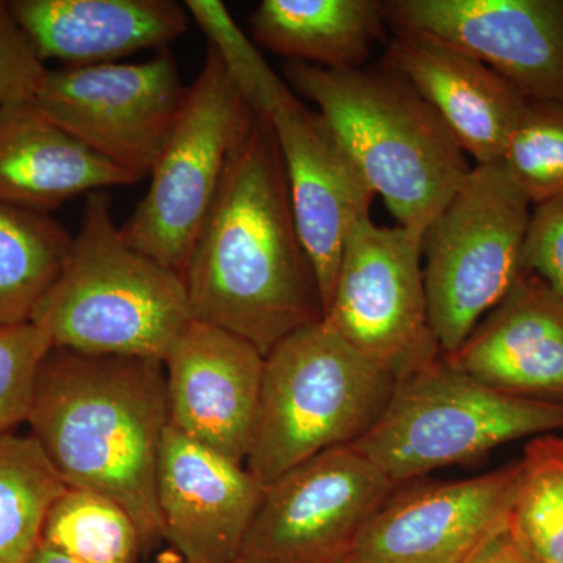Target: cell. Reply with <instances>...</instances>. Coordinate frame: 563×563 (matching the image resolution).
Segmentation results:
<instances>
[{
    "label": "cell",
    "instance_id": "obj_2",
    "mask_svg": "<svg viewBox=\"0 0 563 563\" xmlns=\"http://www.w3.org/2000/svg\"><path fill=\"white\" fill-rule=\"evenodd\" d=\"M27 424L66 487L120 503L143 543L162 537L157 466L169 426L163 362L52 347Z\"/></svg>",
    "mask_w": 563,
    "mask_h": 563
},
{
    "label": "cell",
    "instance_id": "obj_10",
    "mask_svg": "<svg viewBox=\"0 0 563 563\" xmlns=\"http://www.w3.org/2000/svg\"><path fill=\"white\" fill-rule=\"evenodd\" d=\"M187 90L166 47L143 63L47 69L32 101L47 120L141 180L150 177Z\"/></svg>",
    "mask_w": 563,
    "mask_h": 563
},
{
    "label": "cell",
    "instance_id": "obj_19",
    "mask_svg": "<svg viewBox=\"0 0 563 563\" xmlns=\"http://www.w3.org/2000/svg\"><path fill=\"white\" fill-rule=\"evenodd\" d=\"M9 9L40 60L65 68L166 49L191 21L174 0H11Z\"/></svg>",
    "mask_w": 563,
    "mask_h": 563
},
{
    "label": "cell",
    "instance_id": "obj_24",
    "mask_svg": "<svg viewBox=\"0 0 563 563\" xmlns=\"http://www.w3.org/2000/svg\"><path fill=\"white\" fill-rule=\"evenodd\" d=\"M41 542L80 563H133L143 539L120 503L102 493L66 487L52 504Z\"/></svg>",
    "mask_w": 563,
    "mask_h": 563
},
{
    "label": "cell",
    "instance_id": "obj_1",
    "mask_svg": "<svg viewBox=\"0 0 563 563\" xmlns=\"http://www.w3.org/2000/svg\"><path fill=\"white\" fill-rule=\"evenodd\" d=\"M181 279L192 320L263 355L324 318L272 124L250 111Z\"/></svg>",
    "mask_w": 563,
    "mask_h": 563
},
{
    "label": "cell",
    "instance_id": "obj_14",
    "mask_svg": "<svg viewBox=\"0 0 563 563\" xmlns=\"http://www.w3.org/2000/svg\"><path fill=\"white\" fill-rule=\"evenodd\" d=\"M279 146L296 228L329 310L351 229L369 209L376 192L350 152L318 111L288 88L266 117Z\"/></svg>",
    "mask_w": 563,
    "mask_h": 563
},
{
    "label": "cell",
    "instance_id": "obj_27",
    "mask_svg": "<svg viewBox=\"0 0 563 563\" xmlns=\"http://www.w3.org/2000/svg\"><path fill=\"white\" fill-rule=\"evenodd\" d=\"M185 9L206 33L209 46L220 55L250 109L263 118L268 117L290 88L287 81L274 73L250 36L233 21L224 3L187 0Z\"/></svg>",
    "mask_w": 563,
    "mask_h": 563
},
{
    "label": "cell",
    "instance_id": "obj_7",
    "mask_svg": "<svg viewBox=\"0 0 563 563\" xmlns=\"http://www.w3.org/2000/svg\"><path fill=\"white\" fill-rule=\"evenodd\" d=\"M532 206L503 163L476 165L422 232V279L433 336L454 354L525 273Z\"/></svg>",
    "mask_w": 563,
    "mask_h": 563
},
{
    "label": "cell",
    "instance_id": "obj_15",
    "mask_svg": "<svg viewBox=\"0 0 563 563\" xmlns=\"http://www.w3.org/2000/svg\"><path fill=\"white\" fill-rule=\"evenodd\" d=\"M163 365L169 426L232 461L246 463L265 355L224 329L192 320Z\"/></svg>",
    "mask_w": 563,
    "mask_h": 563
},
{
    "label": "cell",
    "instance_id": "obj_21",
    "mask_svg": "<svg viewBox=\"0 0 563 563\" xmlns=\"http://www.w3.org/2000/svg\"><path fill=\"white\" fill-rule=\"evenodd\" d=\"M250 21L265 49L324 69L363 68L387 40L379 0H263Z\"/></svg>",
    "mask_w": 563,
    "mask_h": 563
},
{
    "label": "cell",
    "instance_id": "obj_23",
    "mask_svg": "<svg viewBox=\"0 0 563 563\" xmlns=\"http://www.w3.org/2000/svg\"><path fill=\"white\" fill-rule=\"evenodd\" d=\"M65 488L31 433L0 439V563L31 561L52 504Z\"/></svg>",
    "mask_w": 563,
    "mask_h": 563
},
{
    "label": "cell",
    "instance_id": "obj_18",
    "mask_svg": "<svg viewBox=\"0 0 563 563\" xmlns=\"http://www.w3.org/2000/svg\"><path fill=\"white\" fill-rule=\"evenodd\" d=\"M446 357L493 390L563 406V298L525 272Z\"/></svg>",
    "mask_w": 563,
    "mask_h": 563
},
{
    "label": "cell",
    "instance_id": "obj_5",
    "mask_svg": "<svg viewBox=\"0 0 563 563\" xmlns=\"http://www.w3.org/2000/svg\"><path fill=\"white\" fill-rule=\"evenodd\" d=\"M398 379L322 318L265 357L246 468L262 485L313 455L362 439L383 417Z\"/></svg>",
    "mask_w": 563,
    "mask_h": 563
},
{
    "label": "cell",
    "instance_id": "obj_6",
    "mask_svg": "<svg viewBox=\"0 0 563 563\" xmlns=\"http://www.w3.org/2000/svg\"><path fill=\"white\" fill-rule=\"evenodd\" d=\"M558 431L563 406L493 390L442 354L399 380L383 417L354 446L399 487L515 440Z\"/></svg>",
    "mask_w": 563,
    "mask_h": 563
},
{
    "label": "cell",
    "instance_id": "obj_28",
    "mask_svg": "<svg viewBox=\"0 0 563 563\" xmlns=\"http://www.w3.org/2000/svg\"><path fill=\"white\" fill-rule=\"evenodd\" d=\"M51 350L49 336L35 322L0 328V439L29 421L40 368Z\"/></svg>",
    "mask_w": 563,
    "mask_h": 563
},
{
    "label": "cell",
    "instance_id": "obj_16",
    "mask_svg": "<svg viewBox=\"0 0 563 563\" xmlns=\"http://www.w3.org/2000/svg\"><path fill=\"white\" fill-rule=\"evenodd\" d=\"M263 490L244 463L166 428L157 466L162 537L188 562H239Z\"/></svg>",
    "mask_w": 563,
    "mask_h": 563
},
{
    "label": "cell",
    "instance_id": "obj_8",
    "mask_svg": "<svg viewBox=\"0 0 563 563\" xmlns=\"http://www.w3.org/2000/svg\"><path fill=\"white\" fill-rule=\"evenodd\" d=\"M250 111L220 55L209 46L152 166L150 190L120 228L129 246L184 276Z\"/></svg>",
    "mask_w": 563,
    "mask_h": 563
},
{
    "label": "cell",
    "instance_id": "obj_35",
    "mask_svg": "<svg viewBox=\"0 0 563 563\" xmlns=\"http://www.w3.org/2000/svg\"><path fill=\"white\" fill-rule=\"evenodd\" d=\"M339 563H344V562L342 561V562H339Z\"/></svg>",
    "mask_w": 563,
    "mask_h": 563
},
{
    "label": "cell",
    "instance_id": "obj_34",
    "mask_svg": "<svg viewBox=\"0 0 563 563\" xmlns=\"http://www.w3.org/2000/svg\"><path fill=\"white\" fill-rule=\"evenodd\" d=\"M236 563H242V562H240V561H239V562H236Z\"/></svg>",
    "mask_w": 563,
    "mask_h": 563
},
{
    "label": "cell",
    "instance_id": "obj_13",
    "mask_svg": "<svg viewBox=\"0 0 563 563\" xmlns=\"http://www.w3.org/2000/svg\"><path fill=\"white\" fill-rule=\"evenodd\" d=\"M520 461L470 479L399 485L344 563H463L509 523Z\"/></svg>",
    "mask_w": 563,
    "mask_h": 563
},
{
    "label": "cell",
    "instance_id": "obj_30",
    "mask_svg": "<svg viewBox=\"0 0 563 563\" xmlns=\"http://www.w3.org/2000/svg\"><path fill=\"white\" fill-rule=\"evenodd\" d=\"M523 269L563 298V198L533 207L526 231Z\"/></svg>",
    "mask_w": 563,
    "mask_h": 563
},
{
    "label": "cell",
    "instance_id": "obj_12",
    "mask_svg": "<svg viewBox=\"0 0 563 563\" xmlns=\"http://www.w3.org/2000/svg\"><path fill=\"white\" fill-rule=\"evenodd\" d=\"M384 16L466 52L528 101L563 102V0H388Z\"/></svg>",
    "mask_w": 563,
    "mask_h": 563
},
{
    "label": "cell",
    "instance_id": "obj_26",
    "mask_svg": "<svg viewBox=\"0 0 563 563\" xmlns=\"http://www.w3.org/2000/svg\"><path fill=\"white\" fill-rule=\"evenodd\" d=\"M501 163L531 206L562 199L563 102H526Z\"/></svg>",
    "mask_w": 563,
    "mask_h": 563
},
{
    "label": "cell",
    "instance_id": "obj_20",
    "mask_svg": "<svg viewBox=\"0 0 563 563\" xmlns=\"http://www.w3.org/2000/svg\"><path fill=\"white\" fill-rule=\"evenodd\" d=\"M136 181L47 120L32 99L0 109V202L49 214L76 196Z\"/></svg>",
    "mask_w": 563,
    "mask_h": 563
},
{
    "label": "cell",
    "instance_id": "obj_29",
    "mask_svg": "<svg viewBox=\"0 0 563 563\" xmlns=\"http://www.w3.org/2000/svg\"><path fill=\"white\" fill-rule=\"evenodd\" d=\"M46 70L14 21L9 2L0 0V109L33 99Z\"/></svg>",
    "mask_w": 563,
    "mask_h": 563
},
{
    "label": "cell",
    "instance_id": "obj_31",
    "mask_svg": "<svg viewBox=\"0 0 563 563\" xmlns=\"http://www.w3.org/2000/svg\"><path fill=\"white\" fill-rule=\"evenodd\" d=\"M463 563H539L515 536L509 523L498 529Z\"/></svg>",
    "mask_w": 563,
    "mask_h": 563
},
{
    "label": "cell",
    "instance_id": "obj_22",
    "mask_svg": "<svg viewBox=\"0 0 563 563\" xmlns=\"http://www.w3.org/2000/svg\"><path fill=\"white\" fill-rule=\"evenodd\" d=\"M70 242L49 214L0 202V328L31 321L60 274Z\"/></svg>",
    "mask_w": 563,
    "mask_h": 563
},
{
    "label": "cell",
    "instance_id": "obj_17",
    "mask_svg": "<svg viewBox=\"0 0 563 563\" xmlns=\"http://www.w3.org/2000/svg\"><path fill=\"white\" fill-rule=\"evenodd\" d=\"M442 118L476 165L503 161L528 99L466 52L420 33L393 32L383 57Z\"/></svg>",
    "mask_w": 563,
    "mask_h": 563
},
{
    "label": "cell",
    "instance_id": "obj_9",
    "mask_svg": "<svg viewBox=\"0 0 563 563\" xmlns=\"http://www.w3.org/2000/svg\"><path fill=\"white\" fill-rule=\"evenodd\" d=\"M421 242L420 232L363 218L344 244L324 314L355 350L398 383L443 354L429 321Z\"/></svg>",
    "mask_w": 563,
    "mask_h": 563
},
{
    "label": "cell",
    "instance_id": "obj_3",
    "mask_svg": "<svg viewBox=\"0 0 563 563\" xmlns=\"http://www.w3.org/2000/svg\"><path fill=\"white\" fill-rule=\"evenodd\" d=\"M398 225L424 232L472 172L442 118L383 60L357 69L285 63Z\"/></svg>",
    "mask_w": 563,
    "mask_h": 563
},
{
    "label": "cell",
    "instance_id": "obj_25",
    "mask_svg": "<svg viewBox=\"0 0 563 563\" xmlns=\"http://www.w3.org/2000/svg\"><path fill=\"white\" fill-rule=\"evenodd\" d=\"M510 528L539 563H563V435L533 437L520 459Z\"/></svg>",
    "mask_w": 563,
    "mask_h": 563
},
{
    "label": "cell",
    "instance_id": "obj_11",
    "mask_svg": "<svg viewBox=\"0 0 563 563\" xmlns=\"http://www.w3.org/2000/svg\"><path fill=\"white\" fill-rule=\"evenodd\" d=\"M396 488L354 444L322 451L265 485L240 562H342Z\"/></svg>",
    "mask_w": 563,
    "mask_h": 563
},
{
    "label": "cell",
    "instance_id": "obj_4",
    "mask_svg": "<svg viewBox=\"0 0 563 563\" xmlns=\"http://www.w3.org/2000/svg\"><path fill=\"white\" fill-rule=\"evenodd\" d=\"M31 321L52 347L163 362L192 313L180 274L129 246L110 196L96 191L87 196L65 265Z\"/></svg>",
    "mask_w": 563,
    "mask_h": 563
},
{
    "label": "cell",
    "instance_id": "obj_32",
    "mask_svg": "<svg viewBox=\"0 0 563 563\" xmlns=\"http://www.w3.org/2000/svg\"><path fill=\"white\" fill-rule=\"evenodd\" d=\"M29 563H80L76 559L69 558V555L60 553V551L54 550L49 544L41 542L33 553Z\"/></svg>",
    "mask_w": 563,
    "mask_h": 563
},
{
    "label": "cell",
    "instance_id": "obj_33",
    "mask_svg": "<svg viewBox=\"0 0 563 563\" xmlns=\"http://www.w3.org/2000/svg\"><path fill=\"white\" fill-rule=\"evenodd\" d=\"M157 563H191L188 562L187 559L181 558L180 554H177L176 551L174 553H166L158 558Z\"/></svg>",
    "mask_w": 563,
    "mask_h": 563
}]
</instances>
